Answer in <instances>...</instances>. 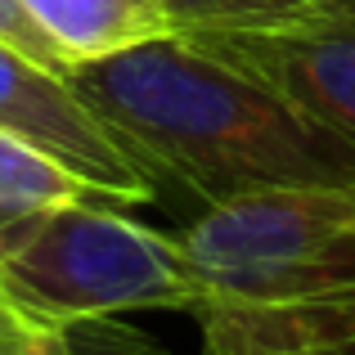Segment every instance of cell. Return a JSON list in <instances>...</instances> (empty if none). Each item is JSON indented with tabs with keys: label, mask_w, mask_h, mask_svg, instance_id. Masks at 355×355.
I'll list each match as a JSON object with an SVG mask.
<instances>
[{
	"label": "cell",
	"mask_w": 355,
	"mask_h": 355,
	"mask_svg": "<svg viewBox=\"0 0 355 355\" xmlns=\"http://www.w3.org/2000/svg\"><path fill=\"white\" fill-rule=\"evenodd\" d=\"M63 77L157 180H180L207 207L284 184L355 189L351 135L193 36H157Z\"/></svg>",
	"instance_id": "cell-1"
},
{
	"label": "cell",
	"mask_w": 355,
	"mask_h": 355,
	"mask_svg": "<svg viewBox=\"0 0 355 355\" xmlns=\"http://www.w3.org/2000/svg\"><path fill=\"white\" fill-rule=\"evenodd\" d=\"M202 347L243 355L355 351V189L284 184L211 202L184 230Z\"/></svg>",
	"instance_id": "cell-2"
},
{
	"label": "cell",
	"mask_w": 355,
	"mask_h": 355,
	"mask_svg": "<svg viewBox=\"0 0 355 355\" xmlns=\"http://www.w3.org/2000/svg\"><path fill=\"white\" fill-rule=\"evenodd\" d=\"M0 297L32 320L86 329L130 311L198 306L184 243L126 216V202H63L0 230Z\"/></svg>",
	"instance_id": "cell-3"
},
{
	"label": "cell",
	"mask_w": 355,
	"mask_h": 355,
	"mask_svg": "<svg viewBox=\"0 0 355 355\" xmlns=\"http://www.w3.org/2000/svg\"><path fill=\"white\" fill-rule=\"evenodd\" d=\"M0 130L36 144L126 207H139L157 193V171L139 162L95 117V108L72 90V81L27 59L9 41H0Z\"/></svg>",
	"instance_id": "cell-4"
},
{
	"label": "cell",
	"mask_w": 355,
	"mask_h": 355,
	"mask_svg": "<svg viewBox=\"0 0 355 355\" xmlns=\"http://www.w3.org/2000/svg\"><path fill=\"white\" fill-rule=\"evenodd\" d=\"M193 41L275 81L279 90H288L311 113L355 139V0L293 27L193 36Z\"/></svg>",
	"instance_id": "cell-5"
},
{
	"label": "cell",
	"mask_w": 355,
	"mask_h": 355,
	"mask_svg": "<svg viewBox=\"0 0 355 355\" xmlns=\"http://www.w3.org/2000/svg\"><path fill=\"white\" fill-rule=\"evenodd\" d=\"M23 9L54 45L63 72L175 32L162 0H23Z\"/></svg>",
	"instance_id": "cell-6"
},
{
	"label": "cell",
	"mask_w": 355,
	"mask_h": 355,
	"mask_svg": "<svg viewBox=\"0 0 355 355\" xmlns=\"http://www.w3.org/2000/svg\"><path fill=\"white\" fill-rule=\"evenodd\" d=\"M99 198H108V193L81 180L77 171H68L63 162H54L36 144L0 130V230L36 216V211L63 207V202H99Z\"/></svg>",
	"instance_id": "cell-7"
},
{
	"label": "cell",
	"mask_w": 355,
	"mask_h": 355,
	"mask_svg": "<svg viewBox=\"0 0 355 355\" xmlns=\"http://www.w3.org/2000/svg\"><path fill=\"white\" fill-rule=\"evenodd\" d=\"M180 36H230V32H270L320 18L351 0H162Z\"/></svg>",
	"instance_id": "cell-8"
},
{
	"label": "cell",
	"mask_w": 355,
	"mask_h": 355,
	"mask_svg": "<svg viewBox=\"0 0 355 355\" xmlns=\"http://www.w3.org/2000/svg\"><path fill=\"white\" fill-rule=\"evenodd\" d=\"M0 355H86L77 347V329L32 320L9 306L0 315Z\"/></svg>",
	"instance_id": "cell-9"
},
{
	"label": "cell",
	"mask_w": 355,
	"mask_h": 355,
	"mask_svg": "<svg viewBox=\"0 0 355 355\" xmlns=\"http://www.w3.org/2000/svg\"><path fill=\"white\" fill-rule=\"evenodd\" d=\"M0 41H9L14 50H23L27 59L45 63V68L63 72L59 54H54V45L45 41V32L32 23V14L23 9V0H0Z\"/></svg>",
	"instance_id": "cell-10"
},
{
	"label": "cell",
	"mask_w": 355,
	"mask_h": 355,
	"mask_svg": "<svg viewBox=\"0 0 355 355\" xmlns=\"http://www.w3.org/2000/svg\"><path fill=\"white\" fill-rule=\"evenodd\" d=\"M202 355H243V351H211V347H202Z\"/></svg>",
	"instance_id": "cell-11"
},
{
	"label": "cell",
	"mask_w": 355,
	"mask_h": 355,
	"mask_svg": "<svg viewBox=\"0 0 355 355\" xmlns=\"http://www.w3.org/2000/svg\"><path fill=\"white\" fill-rule=\"evenodd\" d=\"M5 311H9V302H5V297H0V315H5Z\"/></svg>",
	"instance_id": "cell-12"
}]
</instances>
